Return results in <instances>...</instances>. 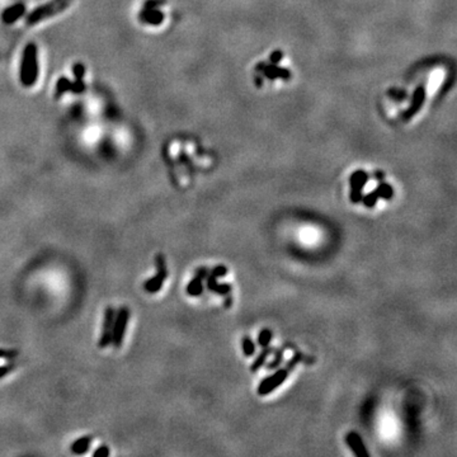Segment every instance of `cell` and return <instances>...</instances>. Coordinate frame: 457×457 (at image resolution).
Returning <instances> with one entry per match:
<instances>
[{
  "label": "cell",
  "instance_id": "22",
  "mask_svg": "<svg viewBox=\"0 0 457 457\" xmlns=\"http://www.w3.org/2000/svg\"><path fill=\"white\" fill-rule=\"evenodd\" d=\"M66 90H74V84L70 83L66 78H61L57 83V93L62 94Z\"/></svg>",
  "mask_w": 457,
  "mask_h": 457
},
{
  "label": "cell",
  "instance_id": "18",
  "mask_svg": "<svg viewBox=\"0 0 457 457\" xmlns=\"http://www.w3.org/2000/svg\"><path fill=\"white\" fill-rule=\"evenodd\" d=\"M75 76H76V81L74 83V91L75 93H81L84 90V84H83V76H84V66L81 64H76L74 66Z\"/></svg>",
  "mask_w": 457,
  "mask_h": 457
},
{
  "label": "cell",
  "instance_id": "15",
  "mask_svg": "<svg viewBox=\"0 0 457 457\" xmlns=\"http://www.w3.org/2000/svg\"><path fill=\"white\" fill-rule=\"evenodd\" d=\"M24 13V5L22 4H15V5L10 6L6 9L3 14V18L6 23H13L18 19V18Z\"/></svg>",
  "mask_w": 457,
  "mask_h": 457
},
{
  "label": "cell",
  "instance_id": "3",
  "mask_svg": "<svg viewBox=\"0 0 457 457\" xmlns=\"http://www.w3.org/2000/svg\"><path fill=\"white\" fill-rule=\"evenodd\" d=\"M302 360H304V356H302L301 353H296V355L292 356L291 360L288 361L282 369L276 371L273 375L267 377V379L262 380L259 386H258V394L261 396H266L268 395V394L273 393L276 389H278L283 383H285L286 380H287L288 375H290V372H291L292 370L296 369V366L299 365Z\"/></svg>",
  "mask_w": 457,
  "mask_h": 457
},
{
  "label": "cell",
  "instance_id": "6",
  "mask_svg": "<svg viewBox=\"0 0 457 457\" xmlns=\"http://www.w3.org/2000/svg\"><path fill=\"white\" fill-rule=\"evenodd\" d=\"M156 264V274L150 280H147L144 285V290L147 294H156L161 290L164 286V282L168 278V268H166L165 257L161 253H159L155 257Z\"/></svg>",
  "mask_w": 457,
  "mask_h": 457
},
{
  "label": "cell",
  "instance_id": "7",
  "mask_svg": "<svg viewBox=\"0 0 457 457\" xmlns=\"http://www.w3.org/2000/svg\"><path fill=\"white\" fill-rule=\"evenodd\" d=\"M130 320V310L126 306H122L118 310V313L114 316L113 329H112V342L116 348H119L123 343L125 339L126 330H127V324Z\"/></svg>",
  "mask_w": 457,
  "mask_h": 457
},
{
  "label": "cell",
  "instance_id": "4",
  "mask_svg": "<svg viewBox=\"0 0 457 457\" xmlns=\"http://www.w3.org/2000/svg\"><path fill=\"white\" fill-rule=\"evenodd\" d=\"M38 64H37V47L34 43L27 44L23 52L20 81L24 86H32L37 80Z\"/></svg>",
  "mask_w": 457,
  "mask_h": 457
},
{
  "label": "cell",
  "instance_id": "13",
  "mask_svg": "<svg viewBox=\"0 0 457 457\" xmlns=\"http://www.w3.org/2000/svg\"><path fill=\"white\" fill-rule=\"evenodd\" d=\"M206 278H207V287L210 291L216 292V294L221 295V296H227L231 292V286L229 283L217 282V277L211 271H208Z\"/></svg>",
  "mask_w": 457,
  "mask_h": 457
},
{
  "label": "cell",
  "instance_id": "21",
  "mask_svg": "<svg viewBox=\"0 0 457 457\" xmlns=\"http://www.w3.org/2000/svg\"><path fill=\"white\" fill-rule=\"evenodd\" d=\"M272 338H273V333H272V330L268 329V328H264V329L261 330L259 335H258V343H259V346H261L262 348H264V347L269 346Z\"/></svg>",
  "mask_w": 457,
  "mask_h": 457
},
{
  "label": "cell",
  "instance_id": "12",
  "mask_svg": "<svg viewBox=\"0 0 457 457\" xmlns=\"http://www.w3.org/2000/svg\"><path fill=\"white\" fill-rule=\"evenodd\" d=\"M346 442L351 451L358 457H369L370 452L366 449V445L363 444L362 438L357 432H349L346 436Z\"/></svg>",
  "mask_w": 457,
  "mask_h": 457
},
{
  "label": "cell",
  "instance_id": "16",
  "mask_svg": "<svg viewBox=\"0 0 457 457\" xmlns=\"http://www.w3.org/2000/svg\"><path fill=\"white\" fill-rule=\"evenodd\" d=\"M273 352V349L271 348V347H264L263 349H262V352L259 353V356H258L257 358H255L254 360V362L252 363V366H250V371L252 372H257L258 370H261L262 367H263L264 366V363H266V361H267V358H268V356L271 355V353Z\"/></svg>",
  "mask_w": 457,
  "mask_h": 457
},
{
  "label": "cell",
  "instance_id": "14",
  "mask_svg": "<svg viewBox=\"0 0 457 457\" xmlns=\"http://www.w3.org/2000/svg\"><path fill=\"white\" fill-rule=\"evenodd\" d=\"M91 442H93V437H91V436H84V437L78 438V440L75 441L74 444L71 445L70 451L74 455L85 454L89 450V447H90Z\"/></svg>",
  "mask_w": 457,
  "mask_h": 457
},
{
  "label": "cell",
  "instance_id": "9",
  "mask_svg": "<svg viewBox=\"0 0 457 457\" xmlns=\"http://www.w3.org/2000/svg\"><path fill=\"white\" fill-rule=\"evenodd\" d=\"M114 316H116V310L112 306H108L104 311V320H103V330L100 335L98 347L99 348H107L112 342V329H113Z\"/></svg>",
  "mask_w": 457,
  "mask_h": 457
},
{
  "label": "cell",
  "instance_id": "20",
  "mask_svg": "<svg viewBox=\"0 0 457 457\" xmlns=\"http://www.w3.org/2000/svg\"><path fill=\"white\" fill-rule=\"evenodd\" d=\"M241 349H243V353L245 355V357H252L255 353L254 342H253L252 338L248 337V335H245V337L241 339Z\"/></svg>",
  "mask_w": 457,
  "mask_h": 457
},
{
  "label": "cell",
  "instance_id": "8",
  "mask_svg": "<svg viewBox=\"0 0 457 457\" xmlns=\"http://www.w3.org/2000/svg\"><path fill=\"white\" fill-rule=\"evenodd\" d=\"M370 179V173L363 169H357L349 177V200L352 203H360L363 196L366 183Z\"/></svg>",
  "mask_w": 457,
  "mask_h": 457
},
{
  "label": "cell",
  "instance_id": "23",
  "mask_svg": "<svg viewBox=\"0 0 457 457\" xmlns=\"http://www.w3.org/2000/svg\"><path fill=\"white\" fill-rule=\"evenodd\" d=\"M18 356V351L15 349H0V360H11Z\"/></svg>",
  "mask_w": 457,
  "mask_h": 457
},
{
  "label": "cell",
  "instance_id": "11",
  "mask_svg": "<svg viewBox=\"0 0 457 457\" xmlns=\"http://www.w3.org/2000/svg\"><path fill=\"white\" fill-rule=\"evenodd\" d=\"M159 4H160V1H155V0L147 1L146 5H145V10L142 11L141 15H140L145 23H150V24H160V23L163 22L164 14L156 9V5H159Z\"/></svg>",
  "mask_w": 457,
  "mask_h": 457
},
{
  "label": "cell",
  "instance_id": "17",
  "mask_svg": "<svg viewBox=\"0 0 457 457\" xmlns=\"http://www.w3.org/2000/svg\"><path fill=\"white\" fill-rule=\"evenodd\" d=\"M381 180H383V179H381ZM379 182H380V180H379ZM379 182H377L376 188L372 189V191L370 192V193L366 194V196H362V200H361V201H362L363 205H365L367 208L375 207V206H376V203H377V201L381 200V197H380V191H379Z\"/></svg>",
  "mask_w": 457,
  "mask_h": 457
},
{
  "label": "cell",
  "instance_id": "25",
  "mask_svg": "<svg viewBox=\"0 0 457 457\" xmlns=\"http://www.w3.org/2000/svg\"><path fill=\"white\" fill-rule=\"evenodd\" d=\"M14 370V365L13 363H9V365H4L0 366V380L5 377L9 372H11Z\"/></svg>",
  "mask_w": 457,
  "mask_h": 457
},
{
  "label": "cell",
  "instance_id": "10",
  "mask_svg": "<svg viewBox=\"0 0 457 457\" xmlns=\"http://www.w3.org/2000/svg\"><path fill=\"white\" fill-rule=\"evenodd\" d=\"M208 269L206 267L198 268L196 272V276L189 281V283L187 285L186 291L189 296L192 297H198L201 296V294L203 292V280L207 277Z\"/></svg>",
  "mask_w": 457,
  "mask_h": 457
},
{
  "label": "cell",
  "instance_id": "19",
  "mask_svg": "<svg viewBox=\"0 0 457 457\" xmlns=\"http://www.w3.org/2000/svg\"><path fill=\"white\" fill-rule=\"evenodd\" d=\"M286 349H287V346H285V344H283V346L281 347L280 349H277V351H274V357H273V360H272L271 362H269L268 365H267V370L272 371V370L277 369L278 366H280L281 363H282L283 353H285Z\"/></svg>",
  "mask_w": 457,
  "mask_h": 457
},
{
  "label": "cell",
  "instance_id": "2",
  "mask_svg": "<svg viewBox=\"0 0 457 457\" xmlns=\"http://www.w3.org/2000/svg\"><path fill=\"white\" fill-rule=\"evenodd\" d=\"M295 79L291 61L285 52L276 50L258 60L252 70V80L257 89L273 91L285 88Z\"/></svg>",
  "mask_w": 457,
  "mask_h": 457
},
{
  "label": "cell",
  "instance_id": "24",
  "mask_svg": "<svg viewBox=\"0 0 457 457\" xmlns=\"http://www.w3.org/2000/svg\"><path fill=\"white\" fill-rule=\"evenodd\" d=\"M109 454H111V451H109L108 446L102 445V446H99L94 452H93V456L94 457H108Z\"/></svg>",
  "mask_w": 457,
  "mask_h": 457
},
{
  "label": "cell",
  "instance_id": "5",
  "mask_svg": "<svg viewBox=\"0 0 457 457\" xmlns=\"http://www.w3.org/2000/svg\"><path fill=\"white\" fill-rule=\"evenodd\" d=\"M74 0H52L50 3L38 6L27 17V23L30 25L37 24L47 18L55 17L69 8Z\"/></svg>",
  "mask_w": 457,
  "mask_h": 457
},
{
  "label": "cell",
  "instance_id": "1",
  "mask_svg": "<svg viewBox=\"0 0 457 457\" xmlns=\"http://www.w3.org/2000/svg\"><path fill=\"white\" fill-rule=\"evenodd\" d=\"M451 71L445 60L427 61L418 65L402 83L389 88L383 94L380 108L385 118L404 127L416 123L447 88Z\"/></svg>",
  "mask_w": 457,
  "mask_h": 457
}]
</instances>
